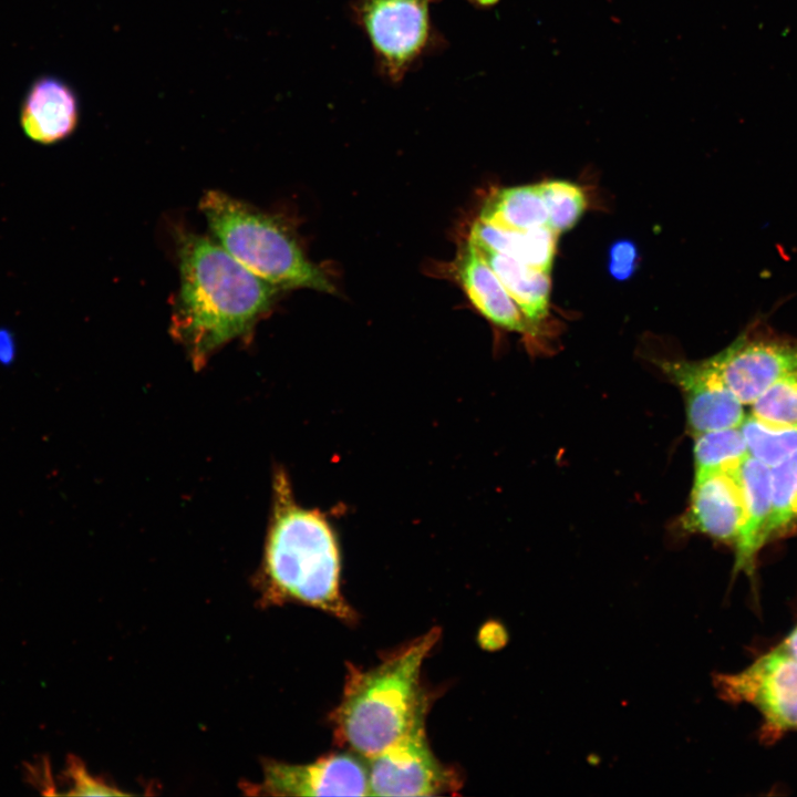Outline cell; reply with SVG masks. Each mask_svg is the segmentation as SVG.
<instances>
[{"label":"cell","mask_w":797,"mask_h":797,"mask_svg":"<svg viewBox=\"0 0 797 797\" xmlns=\"http://www.w3.org/2000/svg\"><path fill=\"white\" fill-rule=\"evenodd\" d=\"M176 241L179 288L170 333L199 368L226 343L248 337L281 289L249 271L213 238L179 231Z\"/></svg>","instance_id":"6da1fadb"},{"label":"cell","mask_w":797,"mask_h":797,"mask_svg":"<svg viewBox=\"0 0 797 797\" xmlns=\"http://www.w3.org/2000/svg\"><path fill=\"white\" fill-rule=\"evenodd\" d=\"M258 588L265 605L299 602L342 620L354 612L340 590L341 557L327 516L299 505L283 470L273 479L272 513Z\"/></svg>","instance_id":"7a4b0ae2"},{"label":"cell","mask_w":797,"mask_h":797,"mask_svg":"<svg viewBox=\"0 0 797 797\" xmlns=\"http://www.w3.org/2000/svg\"><path fill=\"white\" fill-rule=\"evenodd\" d=\"M438 638L433 629L373 669L350 672L332 717L342 743L369 759L425 718L421 667Z\"/></svg>","instance_id":"3957f363"},{"label":"cell","mask_w":797,"mask_h":797,"mask_svg":"<svg viewBox=\"0 0 797 797\" xmlns=\"http://www.w3.org/2000/svg\"><path fill=\"white\" fill-rule=\"evenodd\" d=\"M199 209L213 239L259 278L281 290L335 291L328 275L307 258L279 216L215 189L203 195Z\"/></svg>","instance_id":"277c9868"},{"label":"cell","mask_w":797,"mask_h":797,"mask_svg":"<svg viewBox=\"0 0 797 797\" xmlns=\"http://www.w3.org/2000/svg\"><path fill=\"white\" fill-rule=\"evenodd\" d=\"M439 1L348 0L350 18L366 38L382 80L400 85L448 45L432 18V7Z\"/></svg>","instance_id":"5b68a950"},{"label":"cell","mask_w":797,"mask_h":797,"mask_svg":"<svg viewBox=\"0 0 797 797\" xmlns=\"http://www.w3.org/2000/svg\"><path fill=\"white\" fill-rule=\"evenodd\" d=\"M708 360L743 404L752 405L773 384L797 370V338L780 334L757 318Z\"/></svg>","instance_id":"8992f818"},{"label":"cell","mask_w":797,"mask_h":797,"mask_svg":"<svg viewBox=\"0 0 797 797\" xmlns=\"http://www.w3.org/2000/svg\"><path fill=\"white\" fill-rule=\"evenodd\" d=\"M715 684L723 698L756 707L772 735L797 729V661L780 645L742 672L717 675Z\"/></svg>","instance_id":"52a82bcc"},{"label":"cell","mask_w":797,"mask_h":797,"mask_svg":"<svg viewBox=\"0 0 797 797\" xmlns=\"http://www.w3.org/2000/svg\"><path fill=\"white\" fill-rule=\"evenodd\" d=\"M369 760L372 796H434L457 788V777L428 747L424 720Z\"/></svg>","instance_id":"ba28073f"},{"label":"cell","mask_w":797,"mask_h":797,"mask_svg":"<svg viewBox=\"0 0 797 797\" xmlns=\"http://www.w3.org/2000/svg\"><path fill=\"white\" fill-rule=\"evenodd\" d=\"M249 787L259 795L370 796L368 765L348 753L330 754L304 765L268 762L262 782Z\"/></svg>","instance_id":"9c48e42d"},{"label":"cell","mask_w":797,"mask_h":797,"mask_svg":"<svg viewBox=\"0 0 797 797\" xmlns=\"http://www.w3.org/2000/svg\"><path fill=\"white\" fill-rule=\"evenodd\" d=\"M663 372L683 393L687 426L693 436L739 427L746 418L743 402L727 386L708 359L664 361Z\"/></svg>","instance_id":"30bf717a"},{"label":"cell","mask_w":797,"mask_h":797,"mask_svg":"<svg viewBox=\"0 0 797 797\" xmlns=\"http://www.w3.org/2000/svg\"><path fill=\"white\" fill-rule=\"evenodd\" d=\"M744 521L739 467L695 474L683 527L735 546Z\"/></svg>","instance_id":"8fae6325"},{"label":"cell","mask_w":797,"mask_h":797,"mask_svg":"<svg viewBox=\"0 0 797 797\" xmlns=\"http://www.w3.org/2000/svg\"><path fill=\"white\" fill-rule=\"evenodd\" d=\"M80 104L74 90L62 79L41 75L28 87L20 106V125L29 139L52 145L76 128Z\"/></svg>","instance_id":"7c38bea8"},{"label":"cell","mask_w":797,"mask_h":797,"mask_svg":"<svg viewBox=\"0 0 797 797\" xmlns=\"http://www.w3.org/2000/svg\"><path fill=\"white\" fill-rule=\"evenodd\" d=\"M459 283L472 304L494 324L515 332L532 333V323L525 317L499 278L467 240L456 266Z\"/></svg>","instance_id":"4fadbf2b"},{"label":"cell","mask_w":797,"mask_h":797,"mask_svg":"<svg viewBox=\"0 0 797 797\" xmlns=\"http://www.w3.org/2000/svg\"><path fill=\"white\" fill-rule=\"evenodd\" d=\"M744 521L735 548L734 570L754 575L758 551L767 544L772 511L770 466L751 455L739 466Z\"/></svg>","instance_id":"5bb4252c"},{"label":"cell","mask_w":797,"mask_h":797,"mask_svg":"<svg viewBox=\"0 0 797 797\" xmlns=\"http://www.w3.org/2000/svg\"><path fill=\"white\" fill-rule=\"evenodd\" d=\"M559 234L542 225L527 230H508L477 219L468 240L476 246L509 256L527 266L550 272Z\"/></svg>","instance_id":"9a60e30c"},{"label":"cell","mask_w":797,"mask_h":797,"mask_svg":"<svg viewBox=\"0 0 797 797\" xmlns=\"http://www.w3.org/2000/svg\"><path fill=\"white\" fill-rule=\"evenodd\" d=\"M476 247L525 317L534 324L545 319L549 310L550 272L527 266L504 253Z\"/></svg>","instance_id":"2e32d148"},{"label":"cell","mask_w":797,"mask_h":797,"mask_svg":"<svg viewBox=\"0 0 797 797\" xmlns=\"http://www.w3.org/2000/svg\"><path fill=\"white\" fill-rule=\"evenodd\" d=\"M478 218L508 230H527L548 225L538 184L496 192L488 198Z\"/></svg>","instance_id":"e0dca14e"},{"label":"cell","mask_w":797,"mask_h":797,"mask_svg":"<svg viewBox=\"0 0 797 797\" xmlns=\"http://www.w3.org/2000/svg\"><path fill=\"white\" fill-rule=\"evenodd\" d=\"M694 438L695 474L736 469L749 456L741 426L701 433Z\"/></svg>","instance_id":"ac0fdd59"},{"label":"cell","mask_w":797,"mask_h":797,"mask_svg":"<svg viewBox=\"0 0 797 797\" xmlns=\"http://www.w3.org/2000/svg\"><path fill=\"white\" fill-rule=\"evenodd\" d=\"M772 511L767 542L797 524V452L770 467Z\"/></svg>","instance_id":"d6986e66"},{"label":"cell","mask_w":797,"mask_h":797,"mask_svg":"<svg viewBox=\"0 0 797 797\" xmlns=\"http://www.w3.org/2000/svg\"><path fill=\"white\" fill-rule=\"evenodd\" d=\"M741 429L749 455L770 467L797 452V423L775 425L751 414Z\"/></svg>","instance_id":"ffe728a7"},{"label":"cell","mask_w":797,"mask_h":797,"mask_svg":"<svg viewBox=\"0 0 797 797\" xmlns=\"http://www.w3.org/2000/svg\"><path fill=\"white\" fill-rule=\"evenodd\" d=\"M546 211L547 224L556 232L570 230L587 208V197L581 186L562 179L538 184Z\"/></svg>","instance_id":"44dd1931"},{"label":"cell","mask_w":797,"mask_h":797,"mask_svg":"<svg viewBox=\"0 0 797 797\" xmlns=\"http://www.w3.org/2000/svg\"><path fill=\"white\" fill-rule=\"evenodd\" d=\"M752 415L775 425L797 423V370L767 389L752 404Z\"/></svg>","instance_id":"7402d4cb"},{"label":"cell","mask_w":797,"mask_h":797,"mask_svg":"<svg viewBox=\"0 0 797 797\" xmlns=\"http://www.w3.org/2000/svg\"><path fill=\"white\" fill-rule=\"evenodd\" d=\"M66 778L71 782L70 789L64 795L80 796H113L125 795V793L106 784L102 779L93 777L81 760L71 756L65 769Z\"/></svg>","instance_id":"603a6c76"},{"label":"cell","mask_w":797,"mask_h":797,"mask_svg":"<svg viewBox=\"0 0 797 797\" xmlns=\"http://www.w3.org/2000/svg\"><path fill=\"white\" fill-rule=\"evenodd\" d=\"M639 259L638 247L632 240H615L608 250L609 275L617 281H627L638 270Z\"/></svg>","instance_id":"cb8c5ba5"},{"label":"cell","mask_w":797,"mask_h":797,"mask_svg":"<svg viewBox=\"0 0 797 797\" xmlns=\"http://www.w3.org/2000/svg\"><path fill=\"white\" fill-rule=\"evenodd\" d=\"M15 354V345L12 335L0 329V363H10Z\"/></svg>","instance_id":"d4e9b609"},{"label":"cell","mask_w":797,"mask_h":797,"mask_svg":"<svg viewBox=\"0 0 797 797\" xmlns=\"http://www.w3.org/2000/svg\"><path fill=\"white\" fill-rule=\"evenodd\" d=\"M780 646L797 661V627L789 633Z\"/></svg>","instance_id":"484cf974"},{"label":"cell","mask_w":797,"mask_h":797,"mask_svg":"<svg viewBox=\"0 0 797 797\" xmlns=\"http://www.w3.org/2000/svg\"><path fill=\"white\" fill-rule=\"evenodd\" d=\"M499 0H470L474 4L479 8H489L495 6Z\"/></svg>","instance_id":"4316f807"}]
</instances>
